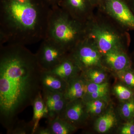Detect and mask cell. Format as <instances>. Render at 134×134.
<instances>
[{"label":"cell","mask_w":134,"mask_h":134,"mask_svg":"<svg viewBox=\"0 0 134 134\" xmlns=\"http://www.w3.org/2000/svg\"><path fill=\"white\" fill-rule=\"evenodd\" d=\"M41 69L36 55L25 46H0V122L8 134L18 116L42 92Z\"/></svg>","instance_id":"obj_1"},{"label":"cell","mask_w":134,"mask_h":134,"mask_svg":"<svg viewBox=\"0 0 134 134\" xmlns=\"http://www.w3.org/2000/svg\"><path fill=\"white\" fill-rule=\"evenodd\" d=\"M51 10L45 0H0V46L43 40Z\"/></svg>","instance_id":"obj_2"},{"label":"cell","mask_w":134,"mask_h":134,"mask_svg":"<svg viewBox=\"0 0 134 134\" xmlns=\"http://www.w3.org/2000/svg\"><path fill=\"white\" fill-rule=\"evenodd\" d=\"M96 9L86 23L87 36L94 41L102 55L113 49L127 50L131 42L129 32L101 10Z\"/></svg>","instance_id":"obj_3"},{"label":"cell","mask_w":134,"mask_h":134,"mask_svg":"<svg viewBox=\"0 0 134 134\" xmlns=\"http://www.w3.org/2000/svg\"><path fill=\"white\" fill-rule=\"evenodd\" d=\"M87 36L86 24L75 19L59 5L51 7L46 38L56 41L69 53Z\"/></svg>","instance_id":"obj_4"},{"label":"cell","mask_w":134,"mask_h":134,"mask_svg":"<svg viewBox=\"0 0 134 134\" xmlns=\"http://www.w3.org/2000/svg\"><path fill=\"white\" fill-rule=\"evenodd\" d=\"M82 72L96 67H103L102 55L92 39L87 37L78 43L69 53Z\"/></svg>","instance_id":"obj_5"},{"label":"cell","mask_w":134,"mask_h":134,"mask_svg":"<svg viewBox=\"0 0 134 134\" xmlns=\"http://www.w3.org/2000/svg\"><path fill=\"white\" fill-rule=\"evenodd\" d=\"M69 52L59 44L46 38L42 40L36 54L39 65L43 71H49L58 65Z\"/></svg>","instance_id":"obj_6"},{"label":"cell","mask_w":134,"mask_h":134,"mask_svg":"<svg viewBox=\"0 0 134 134\" xmlns=\"http://www.w3.org/2000/svg\"><path fill=\"white\" fill-rule=\"evenodd\" d=\"M99 9L127 31H134V15L123 0H102Z\"/></svg>","instance_id":"obj_7"},{"label":"cell","mask_w":134,"mask_h":134,"mask_svg":"<svg viewBox=\"0 0 134 134\" xmlns=\"http://www.w3.org/2000/svg\"><path fill=\"white\" fill-rule=\"evenodd\" d=\"M58 5L75 19L85 24L93 16L96 9L89 0H61Z\"/></svg>","instance_id":"obj_8"},{"label":"cell","mask_w":134,"mask_h":134,"mask_svg":"<svg viewBox=\"0 0 134 134\" xmlns=\"http://www.w3.org/2000/svg\"><path fill=\"white\" fill-rule=\"evenodd\" d=\"M127 51L118 48L102 54V66L106 69L110 70L115 73L130 68L132 67V60Z\"/></svg>","instance_id":"obj_9"},{"label":"cell","mask_w":134,"mask_h":134,"mask_svg":"<svg viewBox=\"0 0 134 134\" xmlns=\"http://www.w3.org/2000/svg\"><path fill=\"white\" fill-rule=\"evenodd\" d=\"M88 116L85 103L79 99L69 101L60 117L77 129L85 124Z\"/></svg>","instance_id":"obj_10"},{"label":"cell","mask_w":134,"mask_h":134,"mask_svg":"<svg viewBox=\"0 0 134 134\" xmlns=\"http://www.w3.org/2000/svg\"><path fill=\"white\" fill-rule=\"evenodd\" d=\"M42 94L48 110L47 120L61 117L69 102L65 98L64 93L43 90Z\"/></svg>","instance_id":"obj_11"},{"label":"cell","mask_w":134,"mask_h":134,"mask_svg":"<svg viewBox=\"0 0 134 134\" xmlns=\"http://www.w3.org/2000/svg\"><path fill=\"white\" fill-rule=\"evenodd\" d=\"M48 71L68 82L73 77L81 74L82 71L69 53L58 65Z\"/></svg>","instance_id":"obj_12"},{"label":"cell","mask_w":134,"mask_h":134,"mask_svg":"<svg viewBox=\"0 0 134 134\" xmlns=\"http://www.w3.org/2000/svg\"><path fill=\"white\" fill-rule=\"evenodd\" d=\"M87 91L86 80L81 74L67 82L64 95L68 101L82 99Z\"/></svg>","instance_id":"obj_13"},{"label":"cell","mask_w":134,"mask_h":134,"mask_svg":"<svg viewBox=\"0 0 134 134\" xmlns=\"http://www.w3.org/2000/svg\"><path fill=\"white\" fill-rule=\"evenodd\" d=\"M40 82L42 90L64 93L67 87V82L48 71H42Z\"/></svg>","instance_id":"obj_14"},{"label":"cell","mask_w":134,"mask_h":134,"mask_svg":"<svg viewBox=\"0 0 134 134\" xmlns=\"http://www.w3.org/2000/svg\"><path fill=\"white\" fill-rule=\"evenodd\" d=\"M87 91L82 99L85 103L96 99H101L107 101L109 94L108 83H93L86 81Z\"/></svg>","instance_id":"obj_15"},{"label":"cell","mask_w":134,"mask_h":134,"mask_svg":"<svg viewBox=\"0 0 134 134\" xmlns=\"http://www.w3.org/2000/svg\"><path fill=\"white\" fill-rule=\"evenodd\" d=\"M33 107V114L32 120L31 121L33 127L32 134L34 133L38 127L40 121L43 118L48 119V109L43 99L42 92L39 93L34 101Z\"/></svg>","instance_id":"obj_16"},{"label":"cell","mask_w":134,"mask_h":134,"mask_svg":"<svg viewBox=\"0 0 134 134\" xmlns=\"http://www.w3.org/2000/svg\"><path fill=\"white\" fill-rule=\"evenodd\" d=\"M47 127L51 134L74 133L77 129L76 127L60 117L47 120Z\"/></svg>","instance_id":"obj_17"},{"label":"cell","mask_w":134,"mask_h":134,"mask_svg":"<svg viewBox=\"0 0 134 134\" xmlns=\"http://www.w3.org/2000/svg\"><path fill=\"white\" fill-rule=\"evenodd\" d=\"M103 67L91 68L82 72L81 75L86 81L93 83L100 84L106 82L107 74Z\"/></svg>","instance_id":"obj_18"},{"label":"cell","mask_w":134,"mask_h":134,"mask_svg":"<svg viewBox=\"0 0 134 134\" xmlns=\"http://www.w3.org/2000/svg\"><path fill=\"white\" fill-rule=\"evenodd\" d=\"M116 121V117L114 113L108 111L97 120L95 123V129L99 133H106L112 128Z\"/></svg>","instance_id":"obj_19"},{"label":"cell","mask_w":134,"mask_h":134,"mask_svg":"<svg viewBox=\"0 0 134 134\" xmlns=\"http://www.w3.org/2000/svg\"><path fill=\"white\" fill-rule=\"evenodd\" d=\"M107 102L106 100L99 99L85 102L88 114L93 115L100 114L105 109Z\"/></svg>","instance_id":"obj_20"},{"label":"cell","mask_w":134,"mask_h":134,"mask_svg":"<svg viewBox=\"0 0 134 134\" xmlns=\"http://www.w3.org/2000/svg\"><path fill=\"white\" fill-rule=\"evenodd\" d=\"M114 91L119 99L123 102L134 99L133 90L127 86L118 84L114 88Z\"/></svg>","instance_id":"obj_21"},{"label":"cell","mask_w":134,"mask_h":134,"mask_svg":"<svg viewBox=\"0 0 134 134\" xmlns=\"http://www.w3.org/2000/svg\"><path fill=\"white\" fill-rule=\"evenodd\" d=\"M116 74L127 87L134 91V69L132 67Z\"/></svg>","instance_id":"obj_22"},{"label":"cell","mask_w":134,"mask_h":134,"mask_svg":"<svg viewBox=\"0 0 134 134\" xmlns=\"http://www.w3.org/2000/svg\"><path fill=\"white\" fill-rule=\"evenodd\" d=\"M122 118L129 121L134 119V99L124 102L120 108Z\"/></svg>","instance_id":"obj_23"},{"label":"cell","mask_w":134,"mask_h":134,"mask_svg":"<svg viewBox=\"0 0 134 134\" xmlns=\"http://www.w3.org/2000/svg\"><path fill=\"white\" fill-rule=\"evenodd\" d=\"M33 127L31 122L27 123L23 120L18 121L9 134H32Z\"/></svg>","instance_id":"obj_24"},{"label":"cell","mask_w":134,"mask_h":134,"mask_svg":"<svg viewBox=\"0 0 134 134\" xmlns=\"http://www.w3.org/2000/svg\"><path fill=\"white\" fill-rule=\"evenodd\" d=\"M120 133L121 134H134V119L125 123L121 129Z\"/></svg>","instance_id":"obj_25"},{"label":"cell","mask_w":134,"mask_h":134,"mask_svg":"<svg viewBox=\"0 0 134 134\" xmlns=\"http://www.w3.org/2000/svg\"><path fill=\"white\" fill-rule=\"evenodd\" d=\"M34 134H51V133L50 130L47 127H40L39 126Z\"/></svg>","instance_id":"obj_26"},{"label":"cell","mask_w":134,"mask_h":134,"mask_svg":"<svg viewBox=\"0 0 134 134\" xmlns=\"http://www.w3.org/2000/svg\"><path fill=\"white\" fill-rule=\"evenodd\" d=\"M124 1L134 15V0H125Z\"/></svg>","instance_id":"obj_27"},{"label":"cell","mask_w":134,"mask_h":134,"mask_svg":"<svg viewBox=\"0 0 134 134\" xmlns=\"http://www.w3.org/2000/svg\"><path fill=\"white\" fill-rule=\"evenodd\" d=\"M95 8H97L101 4L102 0H89Z\"/></svg>","instance_id":"obj_28"},{"label":"cell","mask_w":134,"mask_h":134,"mask_svg":"<svg viewBox=\"0 0 134 134\" xmlns=\"http://www.w3.org/2000/svg\"><path fill=\"white\" fill-rule=\"evenodd\" d=\"M45 1L48 3L50 7H52L56 5H58L61 0H45Z\"/></svg>","instance_id":"obj_29"},{"label":"cell","mask_w":134,"mask_h":134,"mask_svg":"<svg viewBox=\"0 0 134 134\" xmlns=\"http://www.w3.org/2000/svg\"><path fill=\"white\" fill-rule=\"evenodd\" d=\"M131 58V60L132 62V67L133 68L134 67V51L132 54V56L130 57Z\"/></svg>","instance_id":"obj_30"},{"label":"cell","mask_w":134,"mask_h":134,"mask_svg":"<svg viewBox=\"0 0 134 134\" xmlns=\"http://www.w3.org/2000/svg\"><path fill=\"white\" fill-rule=\"evenodd\" d=\"M123 1H125V0H123Z\"/></svg>","instance_id":"obj_31"}]
</instances>
